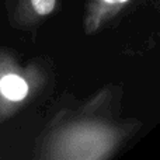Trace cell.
<instances>
[{
    "mask_svg": "<svg viewBox=\"0 0 160 160\" xmlns=\"http://www.w3.org/2000/svg\"><path fill=\"white\" fill-rule=\"evenodd\" d=\"M31 83L13 61H0V118L14 110V105L25 101L30 96Z\"/></svg>",
    "mask_w": 160,
    "mask_h": 160,
    "instance_id": "cell-1",
    "label": "cell"
},
{
    "mask_svg": "<svg viewBox=\"0 0 160 160\" xmlns=\"http://www.w3.org/2000/svg\"><path fill=\"white\" fill-rule=\"evenodd\" d=\"M129 0H88L87 16H86V31L94 32L102 22L114 17Z\"/></svg>",
    "mask_w": 160,
    "mask_h": 160,
    "instance_id": "cell-2",
    "label": "cell"
},
{
    "mask_svg": "<svg viewBox=\"0 0 160 160\" xmlns=\"http://www.w3.org/2000/svg\"><path fill=\"white\" fill-rule=\"evenodd\" d=\"M31 7L38 16H48L53 11L56 0H30Z\"/></svg>",
    "mask_w": 160,
    "mask_h": 160,
    "instance_id": "cell-3",
    "label": "cell"
}]
</instances>
